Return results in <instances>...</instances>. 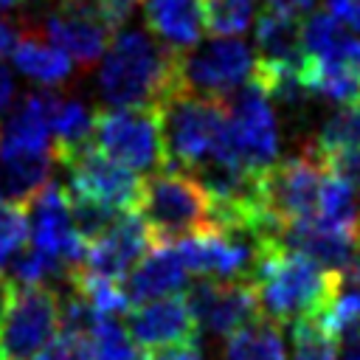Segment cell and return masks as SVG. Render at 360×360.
I'll use <instances>...</instances> for the list:
<instances>
[{"label":"cell","mask_w":360,"mask_h":360,"mask_svg":"<svg viewBox=\"0 0 360 360\" xmlns=\"http://www.w3.org/2000/svg\"><path fill=\"white\" fill-rule=\"evenodd\" d=\"M197 332L228 338L262 318L256 292L245 281H211L200 278L183 292Z\"/></svg>","instance_id":"obj_12"},{"label":"cell","mask_w":360,"mask_h":360,"mask_svg":"<svg viewBox=\"0 0 360 360\" xmlns=\"http://www.w3.org/2000/svg\"><path fill=\"white\" fill-rule=\"evenodd\" d=\"M28 236L31 248L56 262L65 273H76L84 264L87 245L73 231L70 211H68V194L56 183H48L28 205Z\"/></svg>","instance_id":"obj_13"},{"label":"cell","mask_w":360,"mask_h":360,"mask_svg":"<svg viewBox=\"0 0 360 360\" xmlns=\"http://www.w3.org/2000/svg\"><path fill=\"white\" fill-rule=\"evenodd\" d=\"M37 360H90V338L59 332V338Z\"/></svg>","instance_id":"obj_30"},{"label":"cell","mask_w":360,"mask_h":360,"mask_svg":"<svg viewBox=\"0 0 360 360\" xmlns=\"http://www.w3.org/2000/svg\"><path fill=\"white\" fill-rule=\"evenodd\" d=\"M135 3H138V0H135Z\"/></svg>","instance_id":"obj_41"},{"label":"cell","mask_w":360,"mask_h":360,"mask_svg":"<svg viewBox=\"0 0 360 360\" xmlns=\"http://www.w3.org/2000/svg\"><path fill=\"white\" fill-rule=\"evenodd\" d=\"M357 107H360V93H357Z\"/></svg>","instance_id":"obj_40"},{"label":"cell","mask_w":360,"mask_h":360,"mask_svg":"<svg viewBox=\"0 0 360 360\" xmlns=\"http://www.w3.org/2000/svg\"><path fill=\"white\" fill-rule=\"evenodd\" d=\"M51 152H25L0 146V200L25 208L51 183Z\"/></svg>","instance_id":"obj_19"},{"label":"cell","mask_w":360,"mask_h":360,"mask_svg":"<svg viewBox=\"0 0 360 360\" xmlns=\"http://www.w3.org/2000/svg\"><path fill=\"white\" fill-rule=\"evenodd\" d=\"M329 172H335L338 177H343L357 194H360V152H346V155H335L323 163Z\"/></svg>","instance_id":"obj_31"},{"label":"cell","mask_w":360,"mask_h":360,"mask_svg":"<svg viewBox=\"0 0 360 360\" xmlns=\"http://www.w3.org/2000/svg\"><path fill=\"white\" fill-rule=\"evenodd\" d=\"M346 152H360V107L357 104H343L321 127L318 141H315V155L323 163Z\"/></svg>","instance_id":"obj_25"},{"label":"cell","mask_w":360,"mask_h":360,"mask_svg":"<svg viewBox=\"0 0 360 360\" xmlns=\"http://www.w3.org/2000/svg\"><path fill=\"white\" fill-rule=\"evenodd\" d=\"M338 360H360V340H349L338 346Z\"/></svg>","instance_id":"obj_38"},{"label":"cell","mask_w":360,"mask_h":360,"mask_svg":"<svg viewBox=\"0 0 360 360\" xmlns=\"http://www.w3.org/2000/svg\"><path fill=\"white\" fill-rule=\"evenodd\" d=\"M270 11H278V14H287V17H301L304 11H309L312 0H267Z\"/></svg>","instance_id":"obj_34"},{"label":"cell","mask_w":360,"mask_h":360,"mask_svg":"<svg viewBox=\"0 0 360 360\" xmlns=\"http://www.w3.org/2000/svg\"><path fill=\"white\" fill-rule=\"evenodd\" d=\"M14 45H17V34H14V28L0 17V56H3V53H11Z\"/></svg>","instance_id":"obj_37"},{"label":"cell","mask_w":360,"mask_h":360,"mask_svg":"<svg viewBox=\"0 0 360 360\" xmlns=\"http://www.w3.org/2000/svg\"><path fill=\"white\" fill-rule=\"evenodd\" d=\"M253 70V53L242 39H208L177 53L180 93L202 98H228Z\"/></svg>","instance_id":"obj_8"},{"label":"cell","mask_w":360,"mask_h":360,"mask_svg":"<svg viewBox=\"0 0 360 360\" xmlns=\"http://www.w3.org/2000/svg\"><path fill=\"white\" fill-rule=\"evenodd\" d=\"M323 11L343 28L360 31V0H326Z\"/></svg>","instance_id":"obj_32"},{"label":"cell","mask_w":360,"mask_h":360,"mask_svg":"<svg viewBox=\"0 0 360 360\" xmlns=\"http://www.w3.org/2000/svg\"><path fill=\"white\" fill-rule=\"evenodd\" d=\"M256 59L262 62H278V65H304V48H301V20L264 11L256 25Z\"/></svg>","instance_id":"obj_21"},{"label":"cell","mask_w":360,"mask_h":360,"mask_svg":"<svg viewBox=\"0 0 360 360\" xmlns=\"http://www.w3.org/2000/svg\"><path fill=\"white\" fill-rule=\"evenodd\" d=\"M323 174L326 166L315 152L284 158L262 172L259 177L262 205L276 231L318 217V194Z\"/></svg>","instance_id":"obj_7"},{"label":"cell","mask_w":360,"mask_h":360,"mask_svg":"<svg viewBox=\"0 0 360 360\" xmlns=\"http://www.w3.org/2000/svg\"><path fill=\"white\" fill-rule=\"evenodd\" d=\"M256 0H202L205 31L217 39H236L253 20Z\"/></svg>","instance_id":"obj_26"},{"label":"cell","mask_w":360,"mask_h":360,"mask_svg":"<svg viewBox=\"0 0 360 360\" xmlns=\"http://www.w3.org/2000/svg\"><path fill=\"white\" fill-rule=\"evenodd\" d=\"M62 166L68 169V194L93 200L104 208H112L118 214H132L138 211V200H141V186L143 180L127 169H121L118 163L107 160L104 155H98L90 146L79 149L76 155L65 158Z\"/></svg>","instance_id":"obj_11"},{"label":"cell","mask_w":360,"mask_h":360,"mask_svg":"<svg viewBox=\"0 0 360 360\" xmlns=\"http://www.w3.org/2000/svg\"><path fill=\"white\" fill-rule=\"evenodd\" d=\"M146 360H205L202 352L188 343V346H174V349H160V352H152Z\"/></svg>","instance_id":"obj_33"},{"label":"cell","mask_w":360,"mask_h":360,"mask_svg":"<svg viewBox=\"0 0 360 360\" xmlns=\"http://www.w3.org/2000/svg\"><path fill=\"white\" fill-rule=\"evenodd\" d=\"M146 25L174 51H188L205 34L202 0H143Z\"/></svg>","instance_id":"obj_20"},{"label":"cell","mask_w":360,"mask_h":360,"mask_svg":"<svg viewBox=\"0 0 360 360\" xmlns=\"http://www.w3.org/2000/svg\"><path fill=\"white\" fill-rule=\"evenodd\" d=\"M127 332L135 340L138 349L160 352V349H174V346H188L197 340V323L188 312V304L180 295L158 298L141 307H132L127 315Z\"/></svg>","instance_id":"obj_16"},{"label":"cell","mask_w":360,"mask_h":360,"mask_svg":"<svg viewBox=\"0 0 360 360\" xmlns=\"http://www.w3.org/2000/svg\"><path fill=\"white\" fill-rule=\"evenodd\" d=\"M152 248H155V239H152L149 228L143 225V219L135 211L121 214L104 236H98L96 242L87 245L84 264L79 270L87 276H98V278L124 281L129 276V270Z\"/></svg>","instance_id":"obj_15"},{"label":"cell","mask_w":360,"mask_h":360,"mask_svg":"<svg viewBox=\"0 0 360 360\" xmlns=\"http://www.w3.org/2000/svg\"><path fill=\"white\" fill-rule=\"evenodd\" d=\"M222 101L228 115V163L250 172H264L267 166H273V158L278 152V132L267 96L253 82H245Z\"/></svg>","instance_id":"obj_6"},{"label":"cell","mask_w":360,"mask_h":360,"mask_svg":"<svg viewBox=\"0 0 360 360\" xmlns=\"http://www.w3.org/2000/svg\"><path fill=\"white\" fill-rule=\"evenodd\" d=\"M188 270L183 267L177 250L172 245H155L132 270L129 276L121 281L124 295L129 301V307H141L158 298H169V295H180V290L186 287Z\"/></svg>","instance_id":"obj_17"},{"label":"cell","mask_w":360,"mask_h":360,"mask_svg":"<svg viewBox=\"0 0 360 360\" xmlns=\"http://www.w3.org/2000/svg\"><path fill=\"white\" fill-rule=\"evenodd\" d=\"M262 318L284 326L298 321H318L340 287V276L323 270L301 253L284 250L267 239L256 270L250 276Z\"/></svg>","instance_id":"obj_1"},{"label":"cell","mask_w":360,"mask_h":360,"mask_svg":"<svg viewBox=\"0 0 360 360\" xmlns=\"http://www.w3.org/2000/svg\"><path fill=\"white\" fill-rule=\"evenodd\" d=\"M90 143L98 155H104L107 160L118 163L132 174H158L163 169H172L158 107L96 112Z\"/></svg>","instance_id":"obj_5"},{"label":"cell","mask_w":360,"mask_h":360,"mask_svg":"<svg viewBox=\"0 0 360 360\" xmlns=\"http://www.w3.org/2000/svg\"><path fill=\"white\" fill-rule=\"evenodd\" d=\"M292 360H338V343L318 326V321H298L290 326Z\"/></svg>","instance_id":"obj_28"},{"label":"cell","mask_w":360,"mask_h":360,"mask_svg":"<svg viewBox=\"0 0 360 360\" xmlns=\"http://www.w3.org/2000/svg\"><path fill=\"white\" fill-rule=\"evenodd\" d=\"M62 98L51 90L28 93L8 124L0 129V146L25 149V152H51V127L59 112Z\"/></svg>","instance_id":"obj_18"},{"label":"cell","mask_w":360,"mask_h":360,"mask_svg":"<svg viewBox=\"0 0 360 360\" xmlns=\"http://www.w3.org/2000/svg\"><path fill=\"white\" fill-rule=\"evenodd\" d=\"M174 48L158 42L146 31H118L101 59V96L112 110L127 107H160L180 93Z\"/></svg>","instance_id":"obj_2"},{"label":"cell","mask_w":360,"mask_h":360,"mask_svg":"<svg viewBox=\"0 0 360 360\" xmlns=\"http://www.w3.org/2000/svg\"><path fill=\"white\" fill-rule=\"evenodd\" d=\"M318 219L340 228V231H360V202L357 191L338 177L335 172L326 169L321 180V194H318Z\"/></svg>","instance_id":"obj_24"},{"label":"cell","mask_w":360,"mask_h":360,"mask_svg":"<svg viewBox=\"0 0 360 360\" xmlns=\"http://www.w3.org/2000/svg\"><path fill=\"white\" fill-rule=\"evenodd\" d=\"M155 245H174L186 236L211 233V202L205 191L180 169H163L143 180L135 211Z\"/></svg>","instance_id":"obj_4"},{"label":"cell","mask_w":360,"mask_h":360,"mask_svg":"<svg viewBox=\"0 0 360 360\" xmlns=\"http://www.w3.org/2000/svg\"><path fill=\"white\" fill-rule=\"evenodd\" d=\"M11 98H14V79H11L8 68L0 62V112L11 104Z\"/></svg>","instance_id":"obj_36"},{"label":"cell","mask_w":360,"mask_h":360,"mask_svg":"<svg viewBox=\"0 0 360 360\" xmlns=\"http://www.w3.org/2000/svg\"><path fill=\"white\" fill-rule=\"evenodd\" d=\"M158 110H160L163 143H166L172 169L191 174L197 166L208 160L228 163V155H225L228 115H225L222 98L174 93Z\"/></svg>","instance_id":"obj_3"},{"label":"cell","mask_w":360,"mask_h":360,"mask_svg":"<svg viewBox=\"0 0 360 360\" xmlns=\"http://www.w3.org/2000/svg\"><path fill=\"white\" fill-rule=\"evenodd\" d=\"M28 242V214L25 208L0 200V273Z\"/></svg>","instance_id":"obj_29"},{"label":"cell","mask_w":360,"mask_h":360,"mask_svg":"<svg viewBox=\"0 0 360 360\" xmlns=\"http://www.w3.org/2000/svg\"><path fill=\"white\" fill-rule=\"evenodd\" d=\"M222 357L225 360H287L284 329L267 318H259L225 338Z\"/></svg>","instance_id":"obj_23"},{"label":"cell","mask_w":360,"mask_h":360,"mask_svg":"<svg viewBox=\"0 0 360 360\" xmlns=\"http://www.w3.org/2000/svg\"><path fill=\"white\" fill-rule=\"evenodd\" d=\"M45 34L51 45L82 68H93L115 37V31L96 11L93 0H59L56 11L45 20Z\"/></svg>","instance_id":"obj_14"},{"label":"cell","mask_w":360,"mask_h":360,"mask_svg":"<svg viewBox=\"0 0 360 360\" xmlns=\"http://www.w3.org/2000/svg\"><path fill=\"white\" fill-rule=\"evenodd\" d=\"M90 360H146L118 318H101L90 332Z\"/></svg>","instance_id":"obj_27"},{"label":"cell","mask_w":360,"mask_h":360,"mask_svg":"<svg viewBox=\"0 0 360 360\" xmlns=\"http://www.w3.org/2000/svg\"><path fill=\"white\" fill-rule=\"evenodd\" d=\"M11 59L25 76H31L42 84H62L73 70L68 53H62L56 45H51L45 37H39L34 31H28L17 39Z\"/></svg>","instance_id":"obj_22"},{"label":"cell","mask_w":360,"mask_h":360,"mask_svg":"<svg viewBox=\"0 0 360 360\" xmlns=\"http://www.w3.org/2000/svg\"><path fill=\"white\" fill-rule=\"evenodd\" d=\"M59 332V292L48 284L17 287L0 329V360H37Z\"/></svg>","instance_id":"obj_10"},{"label":"cell","mask_w":360,"mask_h":360,"mask_svg":"<svg viewBox=\"0 0 360 360\" xmlns=\"http://www.w3.org/2000/svg\"><path fill=\"white\" fill-rule=\"evenodd\" d=\"M14 281L6 276V273H0V329H3V321H6V315H8V307H11V301H14Z\"/></svg>","instance_id":"obj_35"},{"label":"cell","mask_w":360,"mask_h":360,"mask_svg":"<svg viewBox=\"0 0 360 360\" xmlns=\"http://www.w3.org/2000/svg\"><path fill=\"white\" fill-rule=\"evenodd\" d=\"M267 236L256 231H211L174 242L183 267L211 281H245L256 270Z\"/></svg>","instance_id":"obj_9"},{"label":"cell","mask_w":360,"mask_h":360,"mask_svg":"<svg viewBox=\"0 0 360 360\" xmlns=\"http://www.w3.org/2000/svg\"><path fill=\"white\" fill-rule=\"evenodd\" d=\"M11 3H17V0H0V6H11Z\"/></svg>","instance_id":"obj_39"}]
</instances>
